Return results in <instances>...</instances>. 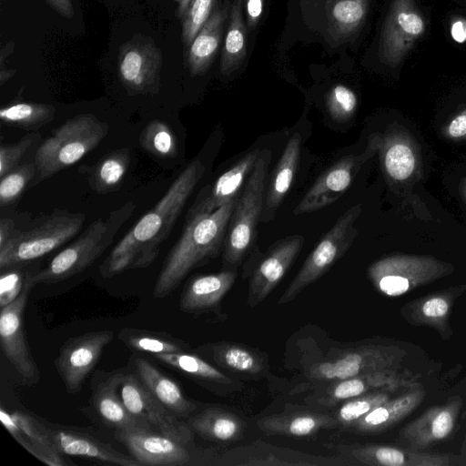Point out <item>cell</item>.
I'll list each match as a JSON object with an SVG mask.
<instances>
[{
    "mask_svg": "<svg viewBox=\"0 0 466 466\" xmlns=\"http://www.w3.org/2000/svg\"><path fill=\"white\" fill-rule=\"evenodd\" d=\"M360 212V206H354L337 219L309 253L297 275L279 297L278 304L293 300L346 253L356 236L354 222Z\"/></svg>",
    "mask_w": 466,
    "mask_h": 466,
    "instance_id": "52a82bcc",
    "label": "cell"
},
{
    "mask_svg": "<svg viewBox=\"0 0 466 466\" xmlns=\"http://www.w3.org/2000/svg\"><path fill=\"white\" fill-rule=\"evenodd\" d=\"M448 132L452 137L466 136V112L458 115L451 120L448 127Z\"/></svg>",
    "mask_w": 466,
    "mask_h": 466,
    "instance_id": "bcb514c9",
    "label": "cell"
},
{
    "mask_svg": "<svg viewBox=\"0 0 466 466\" xmlns=\"http://www.w3.org/2000/svg\"><path fill=\"white\" fill-rule=\"evenodd\" d=\"M381 400H383L381 395L358 396L349 399L336 411L334 417L337 419L339 425L344 428L352 427L367 413L379 406Z\"/></svg>",
    "mask_w": 466,
    "mask_h": 466,
    "instance_id": "f35d334b",
    "label": "cell"
},
{
    "mask_svg": "<svg viewBox=\"0 0 466 466\" xmlns=\"http://www.w3.org/2000/svg\"><path fill=\"white\" fill-rule=\"evenodd\" d=\"M52 105L34 102H19L0 109L2 122L24 129H37L51 122L55 117Z\"/></svg>",
    "mask_w": 466,
    "mask_h": 466,
    "instance_id": "1f68e13d",
    "label": "cell"
},
{
    "mask_svg": "<svg viewBox=\"0 0 466 466\" xmlns=\"http://www.w3.org/2000/svg\"><path fill=\"white\" fill-rule=\"evenodd\" d=\"M116 439L140 464L150 466H186L195 464L190 443L152 430H116Z\"/></svg>",
    "mask_w": 466,
    "mask_h": 466,
    "instance_id": "4fadbf2b",
    "label": "cell"
},
{
    "mask_svg": "<svg viewBox=\"0 0 466 466\" xmlns=\"http://www.w3.org/2000/svg\"><path fill=\"white\" fill-rule=\"evenodd\" d=\"M257 424L267 434L292 438L309 437L321 430L339 426L334 416L312 411L266 416L259 419Z\"/></svg>",
    "mask_w": 466,
    "mask_h": 466,
    "instance_id": "cb8c5ba5",
    "label": "cell"
},
{
    "mask_svg": "<svg viewBox=\"0 0 466 466\" xmlns=\"http://www.w3.org/2000/svg\"><path fill=\"white\" fill-rule=\"evenodd\" d=\"M15 222L7 218L0 219V247L3 246L15 233Z\"/></svg>",
    "mask_w": 466,
    "mask_h": 466,
    "instance_id": "c3c4849f",
    "label": "cell"
},
{
    "mask_svg": "<svg viewBox=\"0 0 466 466\" xmlns=\"http://www.w3.org/2000/svg\"><path fill=\"white\" fill-rule=\"evenodd\" d=\"M245 0H234L229 12L228 31L221 51L219 70L224 76L237 71L247 56V23L243 16Z\"/></svg>",
    "mask_w": 466,
    "mask_h": 466,
    "instance_id": "4316f807",
    "label": "cell"
},
{
    "mask_svg": "<svg viewBox=\"0 0 466 466\" xmlns=\"http://www.w3.org/2000/svg\"><path fill=\"white\" fill-rule=\"evenodd\" d=\"M187 424L202 437L218 441L239 440L246 428L238 415L218 408H207L190 415Z\"/></svg>",
    "mask_w": 466,
    "mask_h": 466,
    "instance_id": "484cf974",
    "label": "cell"
},
{
    "mask_svg": "<svg viewBox=\"0 0 466 466\" xmlns=\"http://www.w3.org/2000/svg\"><path fill=\"white\" fill-rule=\"evenodd\" d=\"M128 368L152 396L175 416L187 418L197 410V405L185 396L180 386L147 359L133 355Z\"/></svg>",
    "mask_w": 466,
    "mask_h": 466,
    "instance_id": "ffe728a7",
    "label": "cell"
},
{
    "mask_svg": "<svg viewBox=\"0 0 466 466\" xmlns=\"http://www.w3.org/2000/svg\"><path fill=\"white\" fill-rule=\"evenodd\" d=\"M15 74V69L1 67L0 68V85L4 86Z\"/></svg>",
    "mask_w": 466,
    "mask_h": 466,
    "instance_id": "f907efd6",
    "label": "cell"
},
{
    "mask_svg": "<svg viewBox=\"0 0 466 466\" xmlns=\"http://www.w3.org/2000/svg\"><path fill=\"white\" fill-rule=\"evenodd\" d=\"M380 289L390 296L403 294L409 289V280L398 275H384L378 279Z\"/></svg>",
    "mask_w": 466,
    "mask_h": 466,
    "instance_id": "60d3db41",
    "label": "cell"
},
{
    "mask_svg": "<svg viewBox=\"0 0 466 466\" xmlns=\"http://www.w3.org/2000/svg\"><path fill=\"white\" fill-rule=\"evenodd\" d=\"M448 310L447 302L441 298H434L426 301L422 307L423 313L428 317H441Z\"/></svg>",
    "mask_w": 466,
    "mask_h": 466,
    "instance_id": "ee69618b",
    "label": "cell"
},
{
    "mask_svg": "<svg viewBox=\"0 0 466 466\" xmlns=\"http://www.w3.org/2000/svg\"><path fill=\"white\" fill-rule=\"evenodd\" d=\"M384 166L389 176L397 180L408 178L415 167V157L410 147L395 143L386 151Z\"/></svg>",
    "mask_w": 466,
    "mask_h": 466,
    "instance_id": "8d00e7d4",
    "label": "cell"
},
{
    "mask_svg": "<svg viewBox=\"0 0 466 466\" xmlns=\"http://www.w3.org/2000/svg\"><path fill=\"white\" fill-rule=\"evenodd\" d=\"M36 171L35 163L17 166L0 178V206L6 207L24 193Z\"/></svg>",
    "mask_w": 466,
    "mask_h": 466,
    "instance_id": "836d02e7",
    "label": "cell"
},
{
    "mask_svg": "<svg viewBox=\"0 0 466 466\" xmlns=\"http://www.w3.org/2000/svg\"><path fill=\"white\" fill-rule=\"evenodd\" d=\"M228 1L216 4L209 17L187 48V65L192 76L205 74L213 63L222 39L224 27L229 16Z\"/></svg>",
    "mask_w": 466,
    "mask_h": 466,
    "instance_id": "44dd1931",
    "label": "cell"
},
{
    "mask_svg": "<svg viewBox=\"0 0 466 466\" xmlns=\"http://www.w3.org/2000/svg\"><path fill=\"white\" fill-rule=\"evenodd\" d=\"M117 339L132 350L152 355L189 350L187 343L161 331L127 327L119 331Z\"/></svg>",
    "mask_w": 466,
    "mask_h": 466,
    "instance_id": "f1b7e54d",
    "label": "cell"
},
{
    "mask_svg": "<svg viewBox=\"0 0 466 466\" xmlns=\"http://www.w3.org/2000/svg\"><path fill=\"white\" fill-rule=\"evenodd\" d=\"M33 287L30 279L21 294L13 302L1 308L0 312L2 351L19 376L29 385L37 384L40 380V372L27 344L24 328V311Z\"/></svg>",
    "mask_w": 466,
    "mask_h": 466,
    "instance_id": "30bf717a",
    "label": "cell"
},
{
    "mask_svg": "<svg viewBox=\"0 0 466 466\" xmlns=\"http://www.w3.org/2000/svg\"><path fill=\"white\" fill-rule=\"evenodd\" d=\"M128 148L114 150L104 156L94 166L89 175V184L94 191L106 194L117 190L130 165Z\"/></svg>",
    "mask_w": 466,
    "mask_h": 466,
    "instance_id": "f546056e",
    "label": "cell"
},
{
    "mask_svg": "<svg viewBox=\"0 0 466 466\" xmlns=\"http://www.w3.org/2000/svg\"><path fill=\"white\" fill-rule=\"evenodd\" d=\"M29 263L15 265L1 269V308L13 302L21 294L27 281L31 279L32 275L36 271L30 269Z\"/></svg>",
    "mask_w": 466,
    "mask_h": 466,
    "instance_id": "e575fe53",
    "label": "cell"
},
{
    "mask_svg": "<svg viewBox=\"0 0 466 466\" xmlns=\"http://www.w3.org/2000/svg\"><path fill=\"white\" fill-rule=\"evenodd\" d=\"M301 136L295 133L288 141L268 184L261 221L271 220L289 191L298 169Z\"/></svg>",
    "mask_w": 466,
    "mask_h": 466,
    "instance_id": "7402d4cb",
    "label": "cell"
},
{
    "mask_svg": "<svg viewBox=\"0 0 466 466\" xmlns=\"http://www.w3.org/2000/svg\"><path fill=\"white\" fill-rule=\"evenodd\" d=\"M270 158L269 150L260 151L244 187L237 198L222 250L225 266L238 265L254 244L257 226L263 211L265 183Z\"/></svg>",
    "mask_w": 466,
    "mask_h": 466,
    "instance_id": "5b68a950",
    "label": "cell"
},
{
    "mask_svg": "<svg viewBox=\"0 0 466 466\" xmlns=\"http://www.w3.org/2000/svg\"><path fill=\"white\" fill-rule=\"evenodd\" d=\"M216 0H190L185 15L181 18V39L188 48L198 31L209 17L216 5Z\"/></svg>",
    "mask_w": 466,
    "mask_h": 466,
    "instance_id": "d590c367",
    "label": "cell"
},
{
    "mask_svg": "<svg viewBox=\"0 0 466 466\" xmlns=\"http://www.w3.org/2000/svg\"><path fill=\"white\" fill-rule=\"evenodd\" d=\"M124 369L96 372L91 380V401L96 412L108 427L116 430H152L135 418L125 406L119 393Z\"/></svg>",
    "mask_w": 466,
    "mask_h": 466,
    "instance_id": "9a60e30c",
    "label": "cell"
},
{
    "mask_svg": "<svg viewBox=\"0 0 466 466\" xmlns=\"http://www.w3.org/2000/svg\"><path fill=\"white\" fill-rule=\"evenodd\" d=\"M15 49V42L9 41L2 46L0 51V64H3L5 58H7Z\"/></svg>",
    "mask_w": 466,
    "mask_h": 466,
    "instance_id": "681fc988",
    "label": "cell"
},
{
    "mask_svg": "<svg viewBox=\"0 0 466 466\" xmlns=\"http://www.w3.org/2000/svg\"><path fill=\"white\" fill-rule=\"evenodd\" d=\"M304 242L300 235L276 242L255 268L249 281L247 304L255 307L263 301L283 279L298 257Z\"/></svg>",
    "mask_w": 466,
    "mask_h": 466,
    "instance_id": "5bb4252c",
    "label": "cell"
},
{
    "mask_svg": "<svg viewBox=\"0 0 466 466\" xmlns=\"http://www.w3.org/2000/svg\"><path fill=\"white\" fill-rule=\"evenodd\" d=\"M263 6V0H245L246 23L248 31H252L259 22Z\"/></svg>",
    "mask_w": 466,
    "mask_h": 466,
    "instance_id": "b9f144b4",
    "label": "cell"
},
{
    "mask_svg": "<svg viewBox=\"0 0 466 466\" xmlns=\"http://www.w3.org/2000/svg\"><path fill=\"white\" fill-rule=\"evenodd\" d=\"M113 338L112 330H96L72 337L62 345L55 367L68 393L76 394L81 390Z\"/></svg>",
    "mask_w": 466,
    "mask_h": 466,
    "instance_id": "8fae6325",
    "label": "cell"
},
{
    "mask_svg": "<svg viewBox=\"0 0 466 466\" xmlns=\"http://www.w3.org/2000/svg\"><path fill=\"white\" fill-rule=\"evenodd\" d=\"M452 428V419L449 412H441L433 420L431 431L437 439H442L451 431Z\"/></svg>",
    "mask_w": 466,
    "mask_h": 466,
    "instance_id": "7bdbcfd3",
    "label": "cell"
},
{
    "mask_svg": "<svg viewBox=\"0 0 466 466\" xmlns=\"http://www.w3.org/2000/svg\"><path fill=\"white\" fill-rule=\"evenodd\" d=\"M0 420L13 438L42 462L51 466L67 464L56 451L44 422L24 411L9 413L3 407L0 409Z\"/></svg>",
    "mask_w": 466,
    "mask_h": 466,
    "instance_id": "d6986e66",
    "label": "cell"
},
{
    "mask_svg": "<svg viewBox=\"0 0 466 466\" xmlns=\"http://www.w3.org/2000/svg\"><path fill=\"white\" fill-rule=\"evenodd\" d=\"M119 393L135 418L155 427L160 433L190 443L192 431L188 425L161 405L129 368L124 369Z\"/></svg>",
    "mask_w": 466,
    "mask_h": 466,
    "instance_id": "7c38bea8",
    "label": "cell"
},
{
    "mask_svg": "<svg viewBox=\"0 0 466 466\" xmlns=\"http://www.w3.org/2000/svg\"><path fill=\"white\" fill-rule=\"evenodd\" d=\"M259 153L258 149L248 152L214 182L202 188L188 208L186 219L211 213L238 198Z\"/></svg>",
    "mask_w": 466,
    "mask_h": 466,
    "instance_id": "ac0fdd59",
    "label": "cell"
},
{
    "mask_svg": "<svg viewBox=\"0 0 466 466\" xmlns=\"http://www.w3.org/2000/svg\"><path fill=\"white\" fill-rule=\"evenodd\" d=\"M153 357L165 365L198 380L230 384L231 380L213 365L189 352L156 354Z\"/></svg>",
    "mask_w": 466,
    "mask_h": 466,
    "instance_id": "4dcf8cb0",
    "label": "cell"
},
{
    "mask_svg": "<svg viewBox=\"0 0 466 466\" xmlns=\"http://www.w3.org/2000/svg\"><path fill=\"white\" fill-rule=\"evenodd\" d=\"M46 4L58 15L66 18H72L75 11L72 0H45Z\"/></svg>",
    "mask_w": 466,
    "mask_h": 466,
    "instance_id": "f6af8a7d",
    "label": "cell"
},
{
    "mask_svg": "<svg viewBox=\"0 0 466 466\" xmlns=\"http://www.w3.org/2000/svg\"><path fill=\"white\" fill-rule=\"evenodd\" d=\"M366 155L348 156L326 169L307 191L293 213L301 215L319 210L337 201L350 187Z\"/></svg>",
    "mask_w": 466,
    "mask_h": 466,
    "instance_id": "e0dca14e",
    "label": "cell"
},
{
    "mask_svg": "<svg viewBox=\"0 0 466 466\" xmlns=\"http://www.w3.org/2000/svg\"><path fill=\"white\" fill-rule=\"evenodd\" d=\"M232 270L198 275L185 286L179 300V309L187 313L203 311L216 307L236 279Z\"/></svg>",
    "mask_w": 466,
    "mask_h": 466,
    "instance_id": "603a6c76",
    "label": "cell"
},
{
    "mask_svg": "<svg viewBox=\"0 0 466 466\" xmlns=\"http://www.w3.org/2000/svg\"><path fill=\"white\" fill-rule=\"evenodd\" d=\"M372 0H329L328 32L339 43L350 41L363 26Z\"/></svg>",
    "mask_w": 466,
    "mask_h": 466,
    "instance_id": "d4e9b609",
    "label": "cell"
},
{
    "mask_svg": "<svg viewBox=\"0 0 466 466\" xmlns=\"http://www.w3.org/2000/svg\"><path fill=\"white\" fill-rule=\"evenodd\" d=\"M136 205L127 201L100 217L72 243L59 251L44 268L35 271L33 285L67 279L91 266L111 245L121 227L132 217Z\"/></svg>",
    "mask_w": 466,
    "mask_h": 466,
    "instance_id": "3957f363",
    "label": "cell"
},
{
    "mask_svg": "<svg viewBox=\"0 0 466 466\" xmlns=\"http://www.w3.org/2000/svg\"><path fill=\"white\" fill-rule=\"evenodd\" d=\"M85 215L55 209L44 222L15 233L0 247V269L32 262L54 251L82 228Z\"/></svg>",
    "mask_w": 466,
    "mask_h": 466,
    "instance_id": "8992f818",
    "label": "cell"
},
{
    "mask_svg": "<svg viewBox=\"0 0 466 466\" xmlns=\"http://www.w3.org/2000/svg\"><path fill=\"white\" fill-rule=\"evenodd\" d=\"M141 147L151 155L174 157L177 154V140L170 126L158 119L150 121L139 135Z\"/></svg>",
    "mask_w": 466,
    "mask_h": 466,
    "instance_id": "d6a6232c",
    "label": "cell"
},
{
    "mask_svg": "<svg viewBox=\"0 0 466 466\" xmlns=\"http://www.w3.org/2000/svg\"><path fill=\"white\" fill-rule=\"evenodd\" d=\"M199 350L208 355L218 365L241 373L259 374L266 366L262 357L256 351L233 343L204 345Z\"/></svg>",
    "mask_w": 466,
    "mask_h": 466,
    "instance_id": "83f0119b",
    "label": "cell"
},
{
    "mask_svg": "<svg viewBox=\"0 0 466 466\" xmlns=\"http://www.w3.org/2000/svg\"><path fill=\"white\" fill-rule=\"evenodd\" d=\"M237 198L215 211L186 219L178 240L170 249L157 278L153 298L164 299L194 268L203 266L223 250Z\"/></svg>",
    "mask_w": 466,
    "mask_h": 466,
    "instance_id": "7a4b0ae2",
    "label": "cell"
},
{
    "mask_svg": "<svg viewBox=\"0 0 466 466\" xmlns=\"http://www.w3.org/2000/svg\"><path fill=\"white\" fill-rule=\"evenodd\" d=\"M326 105L330 116L336 121L343 122L355 113L358 98L350 87L338 84L329 91Z\"/></svg>",
    "mask_w": 466,
    "mask_h": 466,
    "instance_id": "74e56055",
    "label": "cell"
},
{
    "mask_svg": "<svg viewBox=\"0 0 466 466\" xmlns=\"http://www.w3.org/2000/svg\"><path fill=\"white\" fill-rule=\"evenodd\" d=\"M451 37L458 43L466 42V19L457 18L451 25Z\"/></svg>",
    "mask_w": 466,
    "mask_h": 466,
    "instance_id": "7dc6e473",
    "label": "cell"
},
{
    "mask_svg": "<svg viewBox=\"0 0 466 466\" xmlns=\"http://www.w3.org/2000/svg\"><path fill=\"white\" fill-rule=\"evenodd\" d=\"M108 126L93 114H82L58 127L38 147L35 164L37 181L76 164L106 137Z\"/></svg>",
    "mask_w": 466,
    "mask_h": 466,
    "instance_id": "277c9868",
    "label": "cell"
},
{
    "mask_svg": "<svg viewBox=\"0 0 466 466\" xmlns=\"http://www.w3.org/2000/svg\"><path fill=\"white\" fill-rule=\"evenodd\" d=\"M177 4V16L181 19L185 15L190 0H174Z\"/></svg>",
    "mask_w": 466,
    "mask_h": 466,
    "instance_id": "816d5d0a",
    "label": "cell"
},
{
    "mask_svg": "<svg viewBox=\"0 0 466 466\" xmlns=\"http://www.w3.org/2000/svg\"><path fill=\"white\" fill-rule=\"evenodd\" d=\"M425 30L424 16L414 0H392L381 28L380 60L390 66H398Z\"/></svg>",
    "mask_w": 466,
    "mask_h": 466,
    "instance_id": "ba28073f",
    "label": "cell"
},
{
    "mask_svg": "<svg viewBox=\"0 0 466 466\" xmlns=\"http://www.w3.org/2000/svg\"><path fill=\"white\" fill-rule=\"evenodd\" d=\"M35 135L29 134L18 141L0 146V177L17 167L18 162L31 147Z\"/></svg>",
    "mask_w": 466,
    "mask_h": 466,
    "instance_id": "ab89813d",
    "label": "cell"
},
{
    "mask_svg": "<svg viewBox=\"0 0 466 466\" xmlns=\"http://www.w3.org/2000/svg\"><path fill=\"white\" fill-rule=\"evenodd\" d=\"M204 172L199 159L182 170L160 200L112 248L99 267L104 278L145 268L156 260Z\"/></svg>",
    "mask_w": 466,
    "mask_h": 466,
    "instance_id": "6da1fadb",
    "label": "cell"
},
{
    "mask_svg": "<svg viewBox=\"0 0 466 466\" xmlns=\"http://www.w3.org/2000/svg\"><path fill=\"white\" fill-rule=\"evenodd\" d=\"M47 428L56 451L62 455L108 465L140 466L134 457L119 452L84 431L60 425H47Z\"/></svg>",
    "mask_w": 466,
    "mask_h": 466,
    "instance_id": "2e32d148",
    "label": "cell"
},
{
    "mask_svg": "<svg viewBox=\"0 0 466 466\" xmlns=\"http://www.w3.org/2000/svg\"><path fill=\"white\" fill-rule=\"evenodd\" d=\"M162 65V52L149 37L135 36L119 49L118 76L130 94H157Z\"/></svg>",
    "mask_w": 466,
    "mask_h": 466,
    "instance_id": "9c48e42d",
    "label": "cell"
}]
</instances>
